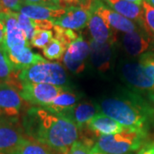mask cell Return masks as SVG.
<instances>
[{
	"instance_id": "22",
	"label": "cell",
	"mask_w": 154,
	"mask_h": 154,
	"mask_svg": "<svg viewBox=\"0 0 154 154\" xmlns=\"http://www.w3.org/2000/svg\"><path fill=\"white\" fill-rule=\"evenodd\" d=\"M14 154H59L52 149L27 136Z\"/></svg>"
},
{
	"instance_id": "33",
	"label": "cell",
	"mask_w": 154,
	"mask_h": 154,
	"mask_svg": "<svg viewBox=\"0 0 154 154\" xmlns=\"http://www.w3.org/2000/svg\"><path fill=\"white\" fill-rule=\"evenodd\" d=\"M138 154H154V142L143 146L139 151Z\"/></svg>"
},
{
	"instance_id": "26",
	"label": "cell",
	"mask_w": 154,
	"mask_h": 154,
	"mask_svg": "<svg viewBox=\"0 0 154 154\" xmlns=\"http://www.w3.org/2000/svg\"><path fill=\"white\" fill-rule=\"evenodd\" d=\"M53 37V32L51 30L36 29L30 41V45L34 48L43 50L51 41Z\"/></svg>"
},
{
	"instance_id": "4",
	"label": "cell",
	"mask_w": 154,
	"mask_h": 154,
	"mask_svg": "<svg viewBox=\"0 0 154 154\" xmlns=\"http://www.w3.org/2000/svg\"><path fill=\"white\" fill-rule=\"evenodd\" d=\"M146 131L124 128L120 132L99 136L95 146L107 154H127L141 146Z\"/></svg>"
},
{
	"instance_id": "8",
	"label": "cell",
	"mask_w": 154,
	"mask_h": 154,
	"mask_svg": "<svg viewBox=\"0 0 154 154\" xmlns=\"http://www.w3.org/2000/svg\"><path fill=\"white\" fill-rule=\"evenodd\" d=\"M0 21L4 23L5 36L4 44L1 46L5 51H13L29 46V43L19 28L16 14L14 11H6L0 12Z\"/></svg>"
},
{
	"instance_id": "39",
	"label": "cell",
	"mask_w": 154,
	"mask_h": 154,
	"mask_svg": "<svg viewBox=\"0 0 154 154\" xmlns=\"http://www.w3.org/2000/svg\"><path fill=\"white\" fill-rule=\"evenodd\" d=\"M0 154H8V153H5V152H0Z\"/></svg>"
},
{
	"instance_id": "9",
	"label": "cell",
	"mask_w": 154,
	"mask_h": 154,
	"mask_svg": "<svg viewBox=\"0 0 154 154\" xmlns=\"http://www.w3.org/2000/svg\"><path fill=\"white\" fill-rule=\"evenodd\" d=\"M90 55V45L79 36L68 46L62 58L67 69L75 74H80L85 69V60Z\"/></svg>"
},
{
	"instance_id": "37",
	"label": "cell",
	"mask_w": 154,
	"mask_h": 154,
	"mask_svg": "<svg viewBox=\"0 0 154 154\" xmlns=\"http://www.w3.org/2000/svg\"><path fill=\"white\" fill-rule=\"evenodd\" d=\"M149 97H150V99L152 100V102L153 103L154 105V93H151L150 95H149Z\"/></svg>"
},
{
	"instance_id": "15",
	"label": "cell",
	"mask_w": 154,
	"mask_h": 154,
	"mask_svg": "<svg viewBox=\"0 0 154 154\" xmlns=\"http://www.w3.org/2000/svg\"><path fill=\"white\" fill-rule=\"evenodd\" d=\"M88 25L93 40L96 43L112 44L114 42L115 38L111 28L104 22V20L101 17L98 16L96 13H94V11H90Z\"/></svg>"
},
{
	"instance_id": "20",
	"label": "cell",
	"mask_w": 154,
	"mask_h": 154,
	"mask_svg": "<svg viewBox=\"0 0 154 154\" xmlns=\"http://www.w3.org/2000/svg\"><path fill=\"white\" fill-rule=\"evenodd\" d=\"M5 52L15 70L18 73L23 69L45 59L39 54L33 52L29 46H25L22 49Z\"/></svg>"
},
{
	"instance_id": "12",
	"label": "cell",
	"mask_w": 154,
	"mask_h": 154,
	"mask_svg": "<svg viewBox=\"0 0 154 154\" xmlns=\"http://www.w3.org/2000/svg\"><path fill=\"white\" fill-rule=\"evenodd\" d=\"M154 44V37L140 28L131 33H126L122 37V45L128 54L132 57H140L148 52Z\"/></svg>"
},
{
	"instance_id": "36",
	"label": "cell",
	"mask_w": 154,
	"mask_h": 154,
	"mask_svg": "<svg viewBox=\"0 0 154 154\" xmlns=\"http://www.w3.org/2000/svg\"><path fill=\"white\" fill-rule=\"evenodd\" d=\"M125 1L130 2V3H133V4H135V5H141L142 2H143V0H125Z\"/></svg>"
},
{
	"instance_id": "11",
	"label": "cell",
	"mask_w": 154,
	"mask_h": 154,
	"mask_svg": "<svg viewBox=\"0 0 154 154\" xmlns=\"http://www.w3.org/2000/svg\"><path fill=\"white\" fill-rule=\"evenodd\" d=\"M120 71L123 80L133 88L154 93V80L146 75L139 63H125Z\"/></svg>"
},
{
	"instance_id": "28",
	"label": "cell",
	"mask_w": 154,
	"mask_h": 154,
	"mask_svg": "<svg viewBox=\"0 0 154 154\" xmlns=\"http://www.w3.org/2000/svg\"><path fill=\"white\" fill-rule=\"evenodd\" d=\"M141 6L143 9V29L154 37V7L145 0Z\"/></svg>"
},
{
	"instance_id": "1",
	"label": "cell",
	"mask_w": 154,
	"mask_h": 154,
	"mask_svg": "<svg viewBox=\"0 0 154 154\" xmlns=\"http://www.w3.org/2000/svg\"><path fill=\"white\" fill-rule=\"evenodd\" d=\"M22 127L26 136L59 154H68L79 137V129L71 120L38 106L27 111Z\"/></svg>"
},
{
	"instance_id": "5",
	"label": "cell",
	"mask_w": 154,
	"mask_h": 154,
	"mask_svg": "<svg viewBox=\"0 0 154 154\" xmlns=\"http://www.w3.org/2000/svg\"><path fill=\"white\" fill-rule=\"evenodd\" d=\"M21 85L20 94L22 99L42 108L49 105L61 92L67 88L42 83H22Z\"/></svg>"
},
{
	"instance_id": "27",
	"label": "cell",
	"mask_w": 154,
	"mask_h": 154,
	"mask_svg": "<svg viewBox=\"0 0 154 154\" xmlns=\"http://www.w3.org/2000/svg\"><path fill=\"white\" fill-rule=\"evenodd\" d=\"M52 29H53L54 38L59 40L63 45H64L67 47V49H68V46L79 37L78 34L71 29L60 28L58 26H55V25Z\"/></svg>"
},
{
	"instance_id": "2",
	"label": "cell",
	"mask_w": 154,
	"mask_h": 154,
	"mask_svg": "<svg viewBox=\"0 0 154 154\" xmlns=\"http://www.w3.org/2000/svg\"><path fill=\"white\" fill-rule=\"evenodd\" d=\"M99 109L103 114L125 128L146 131V128L154 119L152 106L137 94L132 93L104 99L99 104Z\"/></svg>"
},
{
	"instance_id": "21",
	"label": "cell",
	"mask_w": 154,
	"mask_h": 154,
	"mask_svg": "<svg viewBox=\"0 0 154 154\" xmlns=\"http://www.w3.org/2000/svg\"><path fill=\"white\" fill-rule=\"evenodd\" d=\"M100 110L98 106L94 104L87 102L77 104L66 116V118L71 120L78 128L82 129L84 126H87L88 122L90 121L94 116L98 114Z\"/></svg>"
},
{
	"instance_id": "19",
	"label": "cell",
	"mask_w": 154,
	"mask_h": 154,
	"mask_svg": "<svg viewBox=\"0 0 154 154\" xmlns=\"http://www.w3.org/2000/svg\"><path fill=\"white\" fill-rule=\"evenodd\" d=\"M90 45V57L94 67L100 72L107 71L110 66L112 56L110 43L99 44L93 39Z\"/></svg>"
},
{
	"instance_id": "18",
	"label": "cell",
	"mask_w": 154,
	"mask_h": 154,
	"mask_svg": "<svg viewBox=\"0 0 154 154\" xmlns=\"http://www.w3.org/2000/svg\"><path fill=\"white\" fill-rule=\"evenodd\" d=\"M87 127L98 137L102 135L114 134L122 131L125 128L103 113H98L94 116L88 122Z\"/></svg>"
},
{
	"instance_id": "13",
	"label": "cell",
	"mask_w": 154,
	"mask_h": 154,
	"mask_svg": "<svg viewBox=\"0 0 154 154\" xmlns=\"http://www.w3.org/2000/svg\"><path fill=\"white\" fill-rule=\"evenodd\" d=\"M90 10L85 6H70L66 8L65 13L54 22L55 26L60 28L80 30L88 24Z\"/></svg>"
},
{
	"instance_id": "30",
	"label": "cell",
	"mask_w": 154,
	"mask_h": 154,
	"mask_svg": "<svg viewBox=\"0 0 154 154\" xmlns=\"http://www.w3.org/2000/svg\"><path fill=\"white\" fill-rule=\"evenodd\" d=\"M22 4V0H0V12L6 11L18 12Z\"/></svg>"
},
{
	"instance_id": "6",
	"label": "cell",
	"mask_w": 154,
	"mask_h": 154,
	"mask_svg": "<svg viewBox=\"0 0 154 154\" xmlns=\"http://www.w3.org/2000/svg\"><path fill=\"white\" fill-rule=\"evenodd\" d=\"M22 102L20 91L14 85L0 82V122L15 121L20 115Z\"/></svg>"
},
{
	"instance_id": "25",
	"label": "cell",
	"mask_w": 154,
	"mask_h": 154,
	"mask_svg": "<svg viewBox=\"0 0 154 154\" xmlns=\"http://www.w3.org/2000/svg\"><path fill=\"white\" fill-rule=\"evenodd\" d=\"M15 14L17 17V23H18L19 28H21V30L22 31V33H24L28 42L30 44V41L36 31V27H35L33 20L28 18V17L22 15L19 12H15Z\"/></svg>"
},
{
	"instance_id": "24",
	"label": "cell",
	"mask_w": 154,
	"mask_h": 154,
	"mask_svg": "<svg viewBox=\"0 0 154 154\" xmlns=\"http://www.w3.org/2000/svg\"><path fill=\"white\" fill-rule=\"evenodd\" d=\"M67 47L61 43L59 40L53 38L49 44L43 49V54L50 60H60L63 58Z\"/></svg>"
},
{
	"instance_id": "10",
	"label": "cell",
	"mask_w": 154,
	"mask_h": 154,
	"mask_svg": "<svg viewBox=\"0 0 154 154\" xmlns=\"http://www.w3.org/2000/svg\"><path fill=\"white\" fill-rule=\"evenodd\" d=\"M27 138L15 121L0 122V152L14 154Z\"/></svg>"
},
{
	"instance_id": "31",
	"label": "cell",
	"mask_w": 154,
	"mask_h": 154,
	"mask_svg": "<svg viewBox=\"0 0 154 154\" xmlns=\"http://www.w3.org/2000/svg\"><path fill=\"white\" fill-rule=\"evenodd\" d=\"M91 148L92 147L88 146V145L77 140L72 145L68 154H90Z\"/></svg>"
},
{
	"instance_id": "3",
	"label": "cell",
	"mask_w": 154,
	"mask_h": 154,
	"mask_svg": "<svg viewBox=\"0 0 154 154\" xmlns=\"http://www.w3.org/2000/svg\"><path fill=\"white\" fill-rule=\"evenodd\" d=\"M18 81L21 84L42 83L65 87L68 76L64 68L60 63L44 59L21 70L18 74Z\"/></svg>"
},
{
	"instance_id": "32",
	"label": "cell",
	"mask_w": 154,
	"mask_h": 154,
	"mask_svg": "<svg viewBox=\"0 0 154 154\" xmlns=\"http://www.w3.org/2000/svg\"><path fill=\"white\" fill-rule=\"evenodd\" d=\"M22 4H28V5H43L57 6L52 4L50 0H22Z\"/></svg>"
},
{
	"instance_id": "23",
	"label": "cell",
	"mask_w": 154,
	"mask_h": 154,
	"mask_svg": "<svg viewBox=\"0 0 154 154\" xmlns=\"http://www.w3.org/2000/svg\"><path fill=\"white\" fill-rule=\"evenodd\" d=\"M18 74L11 64L5 49L0 45V82H14L15 78L18 79Z\"/></svg>"
},
{
	"instance_id": "34",
	"label": "cell",
	"mask_w": 154,
	"mask_h": 154,
	"mask_svg": "<svg viewBox=\"0 0 154 154\" xmlns=\"http://www.w3.org/2000/svg\"><path fill=\"white\" fill-rule=\"evenodd\" d=\"M5 29L4 23L0 21V45L4 44L5 41Z\"/></svg>"
},
{
	"instance_id": "35",
	"label": "cell",
	"mask_w": 154,
	"mask_h": 154,
	"mask_svg": "<svg viewBox=\"0 0 154 154\" xmlns=\"http://www.w3.org/2000/svg\"><path fill=\"white\" fill-rule=\"evenodd\" d=\"M90 154H107L104 152H102L101 150H99L95 145H94V146L91 148V151H90Z\"/></svg>"
},
{
	"instance_id": "16",
	"label": "cell",
	"mask_w": 154,
	"mask_h": 154,
	"mask_svg": "<svg viewBox=\"0 0 154 154\" xmlns=\"http://www.w3.org/2000/svg\"><path fill=\"white\" fill-rule=\"evenodd\" d=\"M107 5L120 14L122 17L136 22L141 28H143V9L142 6L138 5L125 0H104Z\"/></svg>"
},
{
	"instance_id": "14",
	"label": "cell",
	"mask_w": 154,
	"mask_h": 154,
	"mask_svg": "<svg viewBox=\"0 0 154 154\" xmlns=\"http://www.w3.org/2000/svg\"><path fill=\"white\" fill-rule=\"evenodd\" d=\"M65 11L66 9L58 6L22 4L18 12L33 21H51L54 23Z\"/></svg>"
},
{
	"instance_id": "17",
	"label": "cell",
	"mask_w": 154,
	"mask_h": 154,
	"mask_svg": "<svg viewBox=\"0 0 154 154\" xmlns=\"http://www.w3.org/2000/svg\"><path fill=\"white\" fill-rule=\"evenodd\" d=\"M80 98L79 94L69 91L67 88L61 92L49 105L44 108L55 115L66 117L67 114L77 105Z\"/></svg>"
},
{
	"instance_id": "7",
	"label": "cell",
	"mask_w": 154,
	"mask_h": 154,
	"mask_svg": "<svg viewBox=\"0 0 154 154\" xmlns=\"http://www.w3.org/2000/svg\"><path fill=\"white\" fill-rule=\"evenodd\" d=\"M89 9L101 17L110 28H113L116 31L126 33H131L141 28L135 22L122 17L110 9L101 0H92Z\"/></svg>"
},
{
	"instance_id": "38",
	"label": "cell",
	"mask_w": 154,
	"mask_h": 154,
	"mask_svg": "<svg viewBox=\"0 0 154 154\" xmlns=\"http://www.w3.org/2000/svg\"><path fill=\"white\" fill-rule=\"evenodd\" d=\"M146 3H148L149 5H151L152 6H153L154 7V0H145Z\"/></svg>"
},
{
	"instance_id": "29",
	"label": "cell",
	"mask_w": 154,
	"mask_h": 154,
	"mask_svg": "<svg viewBox=\"0 0 154 154\" xmlns=\"http://www.w3.org/2000/svg\"><path fill=\"white\" fill-rule=\"evenodd\" d=\"M139 63L149 77L154 80V53L146 52L139 58Z\"/></svg>"
}]
</instances>
